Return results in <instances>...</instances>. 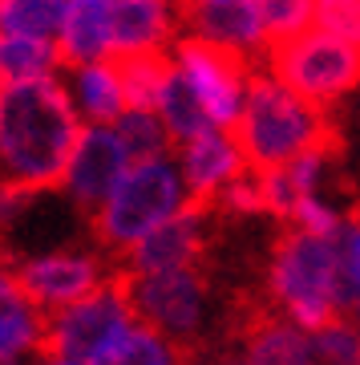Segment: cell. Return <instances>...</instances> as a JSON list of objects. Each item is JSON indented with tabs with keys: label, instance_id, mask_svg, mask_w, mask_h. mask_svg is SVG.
<instances>
[{
	"label": "cell",
	"instance_id": "obj_11",
	"mask_svg": "<svg viewBox=\"0 0 360 365\" xmlns=\"http://www.w3.org/2000/svg\"><path fill=\"white\" fill-rule=\"evenodd\" d=\"M13 280L37 309H53L57 313V309H73L81 300H90L110 276L102 272V260L97 256L57 252V256H41V260L16 264Z\"/></svg>",
	"mask_w": 360,
	"mask_h": 365
},
{
	"label": "cell",
	"instance_id": "obj_9",
	"mask_svg": "<svg viewBox=\"0 0 360 365\" xmlns=\"http://www.w3.org/2000/svg\"><path fill=\"white\" fill-rule=\"evenodd\" d=\"M215 215V203L206 199H186L166 223L138 240L129 252L114 256V268H126L134 276L166 272V268H198L206 264V220Z\"/></svg>",
	"mask_w": 360,
	"mask_h": 365
},
{
	"label": "cell",
	"instance_id": "obj_4",
	"mask_svg": "<svg viewBox=\"0 0 360 365\" xmlns=\"http://www.w3.org/2000/svg\"><path fill=\"white\" fill-rule=\"evenodd\" d=\"M174 211H179V170L166 158H154V163L129 167L117 179L110 199L93 211L90 227L93 240L110 256H122L138 240H146L158 223H166Z\"/></svg>",
	"mask_w": 360,
	"mask_h": 365
},
{
	"label": "cell",
	"instance_id": "obj_29",
	"mask_svg": "<svg viewBox=\"0 0 360 365\" xmlns=\"http://www.w3.org/2000/svg\"><path fill=\"white\" fill-rule=\"evenodd\" d=\"M53 365H69V361H53Z\"/></svg>",
	"mask_w": 360,
	"mask_h": 365
},
{
	"label": "cell",
	"instance_id": "obj_17",
	"mask_svg": "<svg viewBox=\"0 0 360 365\" xmlns=\"http://www.w3.org/2000/svg\"><path fill=\"white\" fill-rule=\"evenodd\" d=\"M194 357L198 345H179L150 325H129L90 365H194Z\"/></svg>",
	"mask_w": 360,
	"mask_h": 365
},
{
	"label": "cell",
	"instance_id": "obj_26",
	"mask_svg": "<svg viewBox=\"0 0 360 365\" xmlns=\"http://www.w3.org/2000/svg\"><path fill=\"white\" fill-rule=\"evenodd\" d=\"M316 25L360 45V0H316Z\"/></svg>",
	"mask_w": 360,
	"mask_h": 365
},
{
	"label": "cell",
	"instance_id": "obj_21",
	"mask_svg": "<svg viewBox=\"0 0 360 365\" xmlns=\"http://www.w3.org/2000/svg\"><path fill=\"white\" fill-rule=\"evenodd\" d=\"M65 0H0V33L53 41L61 37Z\"/></svg>",
	"mask_w": 360,
	"mask_h": 365
},
{
	"label": "cell",
	"instance_id": "obj_6",
	"mask_svg": "<svg viewBox=\"0 0 360 365\" xmlns=\"http://www.w3.org/2000/svg\"><path fill=\"white\" fill-rule=\"evenodd\" d=\"M263 61L283 90L320 110H332V102L360 86V45L332 37L324 29H308L304 37L283 41L263 53Z\"/></svg>",
	"mask_w": 360,
	"mask_h": 365
},
{
	"label": "cell",
	"instance_id": "obj_22",
	"mask_svg": "<svg viewBox=\"0 0 360 365\" xmlns=\"http://www.w3.org/2000/svg\"><path fill=\"white\" fill-rule=\"evenodd\" d=\"M78 93H81L85 114L93 118V126L117 122V118L126 114V98H122V86H117V73L110 69V61L78 69Z\"/></svg>",
	"mask_w": 360,
	"mask_h": 365
},
{
	"label": "cell",
	"instance_id": "obj_7",
	"mask_svg": "<svg viewBox=\"0 0 360 365\" xmlns=\"http://www.w3.org/2000/svg\"><path fill=\"white\" fill-rule=\"evenodd\" d=\"M129 300L134 317H142L162 337L191 341L203 325L206 309V264L198 268H166V272H129Z\"/></svg>",
	"mask_w": 360,
	"mask_h": 365
},
{
	"label": "cell",
	"instance_id": "obj_27",
	"mask_svg": "<svg viewBox=\"0 0 360 365\" xmlns=\"http://www.w3.org/2000/svg\"><path fill=\"white\" fill-rule=\"evenodd\" d=\"M9 264V248H4V240H0V268Z\"/></svg>",
	"mask_w": 360,
	"mask_h": 365
},
{
	"label": "cell",
	"instance_id": "obj_30",
	"mask_svg": "<svg viewBox=\"0 0 360 365\" xmlns=\"http://www.w3.org/2000/svg\"><path fill=\"white\" fill-rule=\"evenodd\" d=\"M174 4H179V0H174Z\"/></svg>",
	"mask_w": 360,
	"mask_h": 365
},
{
	"label": "cell",
	"instance_id": "obj_24",
	"mask_svg": "<svg viewBox=\"0 0 360 365\" xmlns=\"http://www.w3.org/2000/svg\"><path fill=\"white\" fill-rule=\"evenodd\" d=\"M300 365H360V333L344 321L316 329V333L304 337Z\"/></svg>",
	"mask_w": 360,
	"mask_h": 365
},
{
	"label": "cell",
	"instance_id": "obj_12",
	"mask_svg": "<svg viewBox=\"0 0 360 365\" xmlns=\"http://www.w3.org/2000/svg\"><path fill=\"white\" fill-rule=\"evenodd\" d=\"M129 170V158L122 150L114 130L105 126H85L73 146V158H69V170H65V191L73 195L81 211H97L110 199V191L117 187V179Z\"/></svg>",
	"mask_w": 360,
	"mask_h": 365
},
{
	"label": "cell",
	"instance_id": "obj_5",
	"mask_svg": "<svg viewBox=\"0 0 360 365\" xmlns=\"http://www.w3.org/2000/svg\"><path fill=\"white\" fill-rule=\"evenodd\" d=\"M138 317H134V300H129V272L126 268H114L110 280L90 300H81L73 309H61L49 321H41V333H37L33 349L49 365L53 361H69V365L85 361L90 365Z\"/></svg>",
	"mask_w": 360,
	"mask_h": 365
},
{
	"label": "cell",
	"instance_id": "obj_3",
	"mask_svg": "<svg viewBox=\"0 0 360 365\" xmlns=\"http://www.w3.org/2000/svg\"><path fill=\"white\" fill-rule=\"evenodd\" d=\"M268 300L304 329H328L340 321L344 272H340V235H312L283 223L271 240Z\"/></svg>",
	"mask_w": 360,
	"mask_h": 365
},
{
	"label": "cell",
	"instance_id": "obj_2",
	"mask_svg": "<svg viewBox=\"0 0 360 365\" xmlns=\"http://www.w3.org/2000/svg\"><path fill=\"white\" fill-rule=\"evenodd\" d=\"M227 134H231L235 150L251 175L280 170L308 150H332V155L348 150L344 130L336 126L332 110L308 106L263 69H255L247 78L243 110Z\"/></svg>",
	"mask_w": 360,
	"mask_h": 365
},
{
	"label": "cell",
	"instance_id": "obj_16",
	"mask_svg": "<svg viewBox=\"0 0 360 365\" xmlns=\"http://www.w3.org/2000/svg\"><path fill=\"white\" fill-rule=\"evenodd\" d=\"M182 170H186V182H191V199H206V203H215L223 187L231 179L243 175V158L235 150L231 134L223 130H206L198 138L186 143L182 150Z\"/></svg>",
	"mask_w": 360,
	"mask_h": 365
},
{
	"label": "cell",
	"instance_id": "obj_13",
	"mask_svg": "<svg viewBox=\"0 0 360 365\" xmlns=\"http://www.w3.org/2000/svg\"><path fill=\"white\" fill-rule=\"evenodd\" d=\"M174 21L186 29V37L227 45L235 53H263V29H259L255 0H179Z\"/></svg>",
	"mask_w": 360,
	"mask_h": 365
},
{
	"label": "cell",
	"instance_id": "obj_10",
	"mask_svg": "<svg viewBox=\"0 0 360 365\" xmlns=\"http://www.w3.org/2000/svg\"><path fill=\"white\" fill-rule=\"evenodd\" d=\"M227 337L243 349L247 365H300L304 333L255 292H239L227 309Z\"/></svg>",
	"mask_w": 360,
	"mask_h": 365
},
{
	"label": "cell",
	"instance_id": "obj_18",
	"mask_svg": "<svg viewBox=\"0 0 360 365\" xmlns=\"http://www.w3.org/2000/svg\"><path fill=\"white\" fill-rule=\"evenodd\" d=\"M110 69L117 73V86H122V98H126L129 110H150L154 114L158 98H162V86H166L170 61L166 49H146V53H114V57H105Z\"/></svg>",
	"mask_w": 360,
	"mask_h": 365
},
{
	"label": "cell",
	"instance_id": "obj_28",
	"mask_svg": "<svg viewBox=\"0 0 360 365\" xmlns=\"http://www.w3.org/2000/svg\"><path fill=\"white\" fill-rule=\"evenodd\" d=\"M352 317H356V325H360V297H356V304H352Z\"/></svg>",
	"mask_w": 360,
	"mask_h": 365
},
{
	"label": "cell",
	"instance_id": "obj_23",
	"mask_svg": "<svg viewBox=\"0 0 360 365\" xmlns=\"http://www.w3.org/2000/svg\"><path fill=\"white\" fill-rule=\"evenodd\" d=\"M117 143L126 150L129 167H138V163H154V158L166 155L170 146V134L162 126V118H154L150 110H126V114L117 118Z\"/></svg>",
	"mask_w": 360,
	"mask_h": 365
},
{
	"label": "cell",
	"instance_id": "obj_20",
	"mask_svg": "<svg viewBox=\"0 0 360 365\" xmlns=\"http://www.w3.org/2000/svg\"><path fill=\"white\" fill-rule=\"evenodd\" d=\"M158 110H162V126H166L170 143H179V146L198 138V134H206V130H219V126L206 118L203 102L194 98L191 81H186L182 69H170L166 86H162V98H158Z\"/></svg>",
	"mask_w": 360,
	"mask_h": 365
},
{
	"label": "cell",
	"instance_id": "obj_14",
	"mask_svg": "<svg viewBox=\"0 0 360 365\" xmlns=\"http://www.w3.org/2000/svg\"><path fill=\"white\" fill-rule=\"evenodd\" d=\"M57 57L69 69L97 66L110 57V0H65Z\"/></svg>",
	"mask_w": 360,
	"mask_h": 365
},
{
	"label": "cell",
	"instance_id": "obj_1",
	"mask_svg": "<svg viewBox=\"0 0 360 365\" xmlns=\"http://www.w3.org/2000/svg\"><path fill=\"white\" fill-rule=\"evenodd\" d=\"M81 138L78 110L53 78L0 86V175L53 191L65 182L73 146Z\"/></svg>",
	"mask_w": 360,
	"mask_h": 365
},
{
	"label": "cell",
	"instance_id": "obj_25",
	"mask_svg": "<svg viewBox=\"0 0 360 365\" xmlns=\"http://www.w3.org/2000/svg\"><path fill=\"white\" fill-rule=\"evenodd\" d=\"M340 272H344V300L348 313L360 297V195L352 191V203L344 207V248H340Z\"/></svg>",
	"mask_w": 360,
	"mask_h": 365
},
{
	"label": "cell",
	"instance_id": "obj_19",
	"mask_svg": "<svg viewBox=\"0 0 360 365\" xmlns=\"http://www.w3.org/2000/svg\"><path fill=\"white\" fill-rule=\"evenodd\" d=\"M37 304L16 288L13 272H0V365H9L21 349H33L41 333Z\"/></svg>",
	"mask_w": 360,
	"mask_h": 365
},
{
	"label": "cell",
	"instance_id": "obj_15",
	"mask_svg": "<svg viewBox=\"0 0 360 365\" xmlns=\"http://www.w3.org/2000/svg\"><path fill=\"white\" fill-rule=\"evenodd\" d=\"M174 33L166 0H110V57L162 49Z\"/></svg>",
	"mask_w": 360,
	"mask_h": 365
},
{
	"label": "cell",
	"instance_id": "obj_8",
	"mask_svg": "<svg viewBox=\"0 0 360 365\" xmlns=\"http://www.w3.org/2000/svg\"><path fill=\"white\" fill-rule=\"evenodd\" d=\"M174 57H179V69L186 73V81H191L194 98L203 102L206 118L215 126H227L231 130L239 110H243L247 78L255 73L251 57L227 49V45L198 41V37H179Z\"/></svg>",
	"mask_w": 360,
	"mask_h": 365
}]
</instances>
